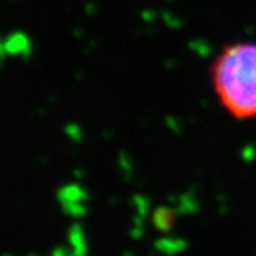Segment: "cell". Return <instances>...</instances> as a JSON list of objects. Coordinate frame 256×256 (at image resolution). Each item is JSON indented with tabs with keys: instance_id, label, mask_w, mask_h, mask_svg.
Masks as SVG:
<instances>
[{
	"instance_id": "cell-1",
	"label": "cell",
	"mask_w": 256,
	"mask_h": 256,
	"mask_svg": "<svg viewBox=\"0 0 256 256\" xmlns=\"http://www.w3.org/2000/svg\"><path fill=\"white\" fill-rule=\"evenodd\" d=\"M210 84L220 107L236 120L256 117V42L224 46L210 68Z\"/></svg>"
},
{
	"instance_id": "cell-2",
	"label": "cell",
	"mask_w": 256,
	"mask_h": 256,
	"mask_svg": "<svg viewBox=\"0 0 256 256\" xmlns=\"http://www.w3.org/2000/svg\"><path fill=\"white\" fill-rule=\"evenodd\" d=\"M28 37L24 36L23 33L16 32V33H12L6 40H4V46L8 50V54L16 56L18 53H22L24 47H28Z\"/></svg>"
},
{
	"instance_id": "cell-3",
	"label": "cell",
	"mask_w": 256,
	"mask_h": 256,
	"mask_svg": "<svg viewBox=\"0 0 256 256\" xmlns=\"http://www.w3.org/2000/svg\"><path fill=\"white\" fill-rule=\"evenodd\" d=\"M0 62H2V60H0Z\"/></svg>"
}]
</instances>
